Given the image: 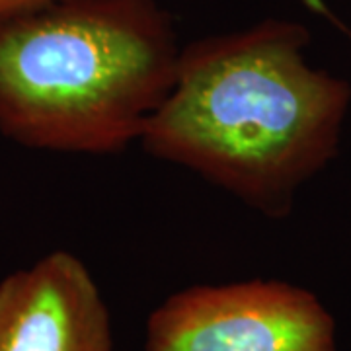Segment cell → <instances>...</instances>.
I'll return each instance as SVG.
<instances>
[{
    "label": "cell",
    "instance_id": "cell-1",
    "mask_svg": "<svg viewBox=\"0 0 351 351\" xmlns=\"http://www.w3.org/2000/svg\"><path fill=\"white\" fill-rule=\"evenodd\" d=\"M308 32L263 20L197 39L180 53L174 86L138 138L271 217L338 152L351 88L304 59Z\"/></svg>",
    "mask_w": 351,
    "mask_h": 351
},
{
    "label": "cell",
    "instance_id": "cell-2",
    "mask_svg": "<svg viewBox=\"0 0 351 351\" xmlns=\"http://www.w3.org/2000/svg\"><path fill=\"white\" fill-rule=\"evenodd\" d=\"M180 53L156 0H57L4 18L0 133L38 151H125L170 94Z\"/></svg>",
    "mask_w": 351,
    "mask_h": 351
},
{
    "label": "cell",
    "instance_id": "cell-3",
    "mask_svg": "<svg viewBox=\"0 0 351 351\" xmlns=\"http://www.w3.org/2000/svg\"><path fill=\"white\" fill-rule=\"evenodd\" d=\"M145 351H336V324L311 291L285 281L195 285L152 311Z\"/></svg>",
    "mask_w": 351,
    "mask_h": 351
},
{
    "label": "cell",
    "instance_id": "cell-4",
    "mask_svg": "<svg viewBox=\"0 0 351 351\" xmlns=\"http://www.w3.org/2000/svg\"><path fill=\"white\" fill-rule=\"evenodd\" d=\"M0 351H115L110 308L78 256L51 252L0 281Z\"/></svg>",
    "mask_w": 351,
    "mask_h": 351
},
{
    "label": "cell",
    "instance_id": "cell-5",
    "mask_svg": "<svg viewBox=\"0 0 351 351\" xmlns=\"http://www.w3.org/2000/svg\"><path fill=\"white\" fill-rule=\"evenodd\" d=\"M51 2H57V0H0V20L36 10L41 6H47Z\"/></svg>",
    "mask_w": 351,
    "mask_h": 351
}]
</instances>
